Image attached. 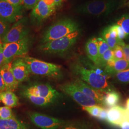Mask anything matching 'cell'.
Here are the masks:
<instances>
[{"instance_id":"cell-5","label":"cell","mask_w":129,"mask_h":129,"mask_svg":"<svg viewBox=\"0 0 129 129\" xmlns=\"http://www.w3.org/2000/svg\"><path fill=\"white\" fill-rule=\"evenodd\" d=\"M118 4L115 0L94 1L79 5L75 11L79 14L95 16L108 15L117 8Z\"/></svg>"},{"instance_id":"cell-2","label":"cell","mask_w":129,"mask_h":129,"mask_svg":"<svg viewBox=\"0 0 129 129\" xmlns=\"http://www.w3.org/2000/svg\"><path fill=\"white\" fill-rule=\"evenodd\" d=\"M78 24L71 19H61L48 28L43 33L40 42L42 44L64 37L78 31Z\"/></svg>"},{"instance_id":"cell-20","label":"cell","mask_w":129,"mask_h":129,"mask_svg":"<svg viewBox=\"0 0 129 129\" xmlns=\"http://www.w3.org/2000/svg\"><path fill=\"white\" fill-rule=\"evenodd\" d=\"M0 102L12 108L18 105L19 99L13 91L5 90L0 92Z\"/></svg>"},{"instance_id":"cell-8","label":"cell","mask_w":129,"mask_h":129,"mask_svg":"<svg viewBox=\"0 0 129 129\" xmlns=\"http://www.w3.org/2000/svg\"><path fill=\"white\" fill-rule=\"evenodd\" d=\"M27 17H23L14 23L3 38L2 43H9L18 41L29 35L31 29Z\"/></svg>"},{"instance_id":"cell-24","label":"cell","mask_w":129,"mask_h":129,"mask_svg":"<svg viewBox=\"0 0 129 129\" xmlns=\"http://www.w3.org/2000/svg\"><path fill=\"white\" fill-rule=\"evenodd\" d=\"M117 24L122 28L127 37H129V14L123 15L117 21Z\"/></svg>"},{"instance_id":"cell-10","label":"cell","mask_w":129,"mask_h":129,"mask_svg":"<svg viewBox=\"0 0 129 129\" xmlns=\"http://www.w3.org/2000/svg\"><path fill=\"white\" fill-rule=\"evenodd\" d=\"M23 5L15 6L5 0H0V19L8 23H15L23 17Z\"/></svg>"},{"instance_id":"cell-16","label":"cell","mask_w":129,"mask_h":129,"mask_svg":"<svg viewBox=\"0 0 129 129\" xmlns=\"http://www.w3.org/2000/svg\"><path fill=\"white\" fill-rule=\"evenodd\" d=\"M127 110L120 106H115L108 110L107 121L111 125L119 126L124 118Z\"/></svg>"},{"instance_id":"cell-11","label":"cell","mask_w":129,"mask_h":129,"mask_svg":"<svg viewBox=\"0 0 129 129\" xmlns=\"http://www.w3.org/2000/svg\"><path fill=\"white\" fill-rule=\"evenodd\" d=\"M55 10L56 7H50L43 0H40L30 14V22L33 25L39 26L54 14Z\"/></svg>"},{"instance_id":"cell-25","label":"cell","mask_w":129,"mask_h":129,"mask_svg":"<svg viewBox=\"0 0 129 129\" xmlns=\"http://www.w3.org/2000/svg\"><path fill=\"white\" fill-rule=\"evenodd\" d=\"M114 58L113 55V51L111 49L106 51L100 59V67H105L107 62Z\"/></svg>"},{"instance_id":"cell-12","label":"cell","mask_w":129,"mask_h":129,"mask_svg":"<svg viewBox=\"0 0 129 129\" xmlns=\"http://www.w3.org/2000/svg\"><path fill=\"white\" fill-rule=\"evenodd\" d=\"M24 92L43 97L54 102L60 96V94L48 84H39L26 87Z\"/></svg>"},{"instance_id":"cell-31","label":"cell","mask_w":129,"mask_h":129,"mask_svg":"<svg viewBox=\"0 0 129 129\" xmlns=\"http://www.w3.org/2000/svg\"><path fill=\"white\" fill-rule=\"evenodd\" d=\"M114 58L115 59H124V53L122 47L120 46H116L113 50Z\"/></svg>"},{"instance_id":"cell-42","label":"cell","mask_w":129,"mask_h":129,"mask_svg":"<svg viewBox=\"0 0 129 129\" xmlns=\"http://www.w3.org/2000/svg\"><path fill=\"white\" fill-rule=\"evenodd\" d=\"M126 110L129 112V99L126 101Z\"/></svg>"},{"instance_id":"cell-13","label":"cell","mask_w":129,"mask_h":129,"mask_svg":"<svg viewBox=\"0 0 129 129\" xmlns=\"http://www.w3.org/2000/svg\"><path fill=\"white\" fill-rule=\"evenodd\" d=\"M72 82L78 88V89L86 95L92 98L95 101L101 103L102 105H103V102L107 93L93 88L91 86L78 78L74 79Z\"/></svg>"},{"instance_id":"cell-37","label":"cell","mask_w":129,"mask_h":129,"mask_svg":"<svg viewBox=\"0 0 129 129\" xmlns=\"http://www.w3.org/2000/svg\"><path fill=\"white\" fill-rule=\"evenodd\" d=\"M5 64V57L3 53V44L0 43V68Z\"/></svg>"},{"instance_id":"cell-6","label":"cell","mask_w":129,"mask_h":129,"mask_svg":"<svg viewBox=\"0 0 129 129\" xmlns=\"http://www.w3.org/2000/svg\"><path fill=\"white\" fill-rule=\"evenodd\" d=\"M32 43V37L29 35L18 41L2 44L5 64L12 62L14 58L26 56Z\"/></svg>"},{"instance_id":"cell-28","label":"cell","mask_w":129,"mask_h":129,"mask_svg":"<svg viewBox=\"0 0 129 129\" xmlns=\"http://www.w3.org/2000/svg\"><path fill=\"white\" fill-rule=\"evenodd\" d=\"M14 117L15 116L11 108L7 106L0 107V119H6Z\"/></svg>"},{"instance_id":"cell-17","label":"cell","mask_w":129,"mask_h":129,"mask_svg":"<svg viewBox=\"0 0 129 129\" xmlns=\"http://www.w3.org/2000/svg\"><path fill=\"white\" fill-rule=\"evenodd\" d=\"M85 50L88 58L96 66L100 67V57L96 38L88 40L85 46Z\"/></svg>"},{"instance_id":"cell-36","label":"cell","mask_w":129,"mask_h":129,"mask_svg":"<svg viewBox=\"0 0 129 129\" xmlns=\"http://www.w3.org/2000/svg\"><path fill=\"white\" fill-rule=\"evenodd\" d=\"M121 47L124 53V59L129 62V45L124 44Z\"/></svg>"},{"instance_id":"cell-29","label":"cell","mask_w":129,"mask_h":129,"mask_svg":"<svg viewBox=\"0 0 129 129\" xmlns=\"http://www.w3.org/2000/svg\"><path fill=\"white\" fill-rule=\"evenodd\" d=\"M115 77L118 81L123 83H129V69L116 73Z\"/></svg>"},{"instance_id":"cell-7","label":"cell","mask_w":129,"mask_h":129,"mask_svg":"<svg viewBox=\"0 0 129 129\" xmlns=\"http://www.w3.org/2000/svg\"><path fill=\"white\" fill-rule=\"evenodd\" d=\"M59 89L82 107L101 106L102 105L100 102L84 93L78 89L73 82H67L61 85Z\"/></svg>"},{"instance_id":"cell-23","label":"cell","mask_w":129,"mask_h":129,"mask_svg":"<svg viewBox=\"0 0 129 129\" xmlns=\"http://www.w3.org/2000/svg\"><path fill=\"white\" fill-rule=\"evenodd\" d=\"M120 95L118 93L111 90L105 95L103 104L111 108L116 106L120 101Z\"/></svg>"},{"instance_id":"cell-19","label":"cell","mask_w":129,"mask_h":129,"mask_svg":"<svg viewBox=\"0 0 129 129\" xmlns=\"http://www.w3.org/2000/svg\"><path fill=\"white\" fill-rule=\"evenodd\" d=\"M0 129H31L29 125L14 118L0 119Z\"/></svg>"},{"instance_id":"cell-15","label":"cell","mask_w":129,"mask_h":129,"mask_svg":"<svg viewBox=\"0 0 129 129\" xmlns=\"http://www.w3.org/2000/svg\"><path fill=\"white\" fill-rule=\"evenodd\" d=\"M12 64V62L4 64L0 68V73L5 82L6 90L14 91L17 88L19 83L14 76Z\"/></svg>"},{"instance_id":"cell-43","label":"cell","mask_w":129,"mask_h":129,"mask_svg":"<svg viewBox=\"0 0 129 129\" xmlns=\"http://www.w3.org/2000/svg\"><path fill=\"white\" fill-rule=\"evenodd\" d=\"M127 4V5H129V1H128V2H127V4Z\"/></svg>"},{"instance_id":"cell-39","label":"cell","mask_w":129,"mask_h":129,"mask_svg":"<svg viewBox=\"0 0 129 129\" xmlns=\"http://www.w3.org/2000/svg\"><path fill=\"white\" fill-rule=\"evenodd\" d=\"M6 90V87L5 85V82L4 79L2 77V75L0 73V92Z\"/></svg>"},{"instance_id":"cell-1","label":"cell","mask_w":129,"mask_h":129,"mask_svg":"<svg viewBox=\"0 0 129 129\" xmlns=\"http://www.w3.org/2000/svg\"><path fill=\"white\" fill-rule=\"evenodd\" d=\"M72 73L85 83L97 90L107 93L111 91L108 79L101 70L88 69L80 63L75 62L71 64Z\"/></svg>"},{"instance_id":"cell-30","label":"cell","mask_w":129,"mask_h":129,"mask_svg":"<svg viewBox=\"0 0 129 129\" xmlns=\"http://www.w3.org/2000/svg\"><path fill=\"white\" fill-rule=\"evenodd\" d=\"M10 23L0 19V43H2L3 38L10 29Z\"/></svg>"},{"instance_id":"cell-41","label":"cell","mask_w":129,"mask_h":129,"mask_svg":"<svg viewBox=\"0 0 129 129\" xmlns=\"http://www.w3.org/2000/svg\"><path fill=\"white\" fill-rule=\"evenodd\" d=\"M63 1V0H55L56 7H57L60 6V5H61Z\"/></svg>"},{"instance_id":"cell-9","label":"cell","mask_w":129,"mask_h":129,"mask_svg":"<svg viewBox=\"0 0 129 129\" xmlns=\"http://www.w3.org/2000/svg\"><path fill=\"white\" fill-rule=\"evenodd\" d=\"M28 115L33 123L41 129H60L68 122L36 112H29Z\"/></svg>"},{"instance_id":"cell-4","label":"cell","mask_w":129,"mask_h":129,"mask_svg":"<svg viewBox=\"0 0 129 129\" xmlns=\"http://www.w3.org/2000/svg\"><path fill=\"white\" fill-rule=\"evenodd\" d=\"M79 35V30L59 39L42 44L39 50L47 55H62L74 46Z\"/></svg>"},{"instance_id":"cell-14","label":"cell","mask_w":129,"mask_h":129,"mask_svg":"<svg viewBox=\"0 0 129 129\" xmlns=\"http://www.w3.org/2000/svg\"><path fill=\"white\" fill-rule=\"evenodd\" d=\"M12 70L14 76L19 83L27 80L30 71L27 66L22 57H18L12 62Z\"/></svg>"},{"instance_id":"cell-38","label":"cell","mask_w":129,"mask_h":129,"mask_svg":"<svg viewBox=\"0 0 129 129\" xmlns=\"http://www.w3.org/2000/svg\"><path fill=\"white\" fill-rule=\"evenodd\" d=\"M10 4L15 6L23 5V0H5Z\"/></svg>"},{"instance_id":"cell-27","label":"cell","mask_w":129,"mask_h":129,"mask_svg":"<svg viewBox=\"0 0 129 129\" xmlns=\"http://www.w3.org/2000/svg\"><path fill=\"white\" fill-rule=\"evenodd\" d=\"M103 108L101 106L95 105V106H88V107H82V109L84 111H87L90 115L95 117H98L99 113Z\"/></svg>"},{"instance_id":"cell-34","label":"cell","mask_w":129,"mask_h":129,"mask_svg":"<svg viewBox=\"0 0 129 129\" xmlns=\"http://www.w3.org/2000/svg\"><path fill=\"white\" fill-rule=\"evenodd\" d=\"M119 126L121 129H129V112L128 111Z\"/></svg>"},{"instance_id":"cell-26","label":"cell","mask_w":129,"mask_h":129,"mask_svg":"<svg viewBox=\"0 0 129 129\" xmlns=\"http://www.w3.org/2000/svg\"><path fill=\"white\" fill-rule=\"evenodd\" d=\"M97 43L98 45L99 53V57L100 59L102 55L110 48V47L108 45L106 41L102 37L96 38Z\"/></svg>"},{"instance_id":"cell-33","label":"cell","mask_w":129,"mask_h":129,"mask_svg":"<svg viewBox=\"0 0 129 129\" xmlns=\"http://www.w3.org/2000/svg\"><path fill=\"white\" fill-rule=\"evenodd\" d=\"M116 28L117 35H118V38L120 40H123V39L127 38V36L126 33H125L124 31L123 30L122 28L120 26L116 24Z\"/></svg>"},{"instance_id":"cell-3","label":"cell","mask_w":129,"mask_h":129,"mask_svg":"<svg viewBox=\"0 0 129 129\" xmlns=\"http://www.w3.org/2000/svg\"><path fill=\"white\" fill-rule=\"evenodd\" d=\"M23 58L30 73L56 79L62 77V68L59 65L48 63L28 56H25Z\"/></svg>"},{"instance_id":"cell-32","label":"cell","mask_w":129,"mask_h":129,"mask_svg":"<svg viewBox=\"0 0 129 129\" xmlns=\"http://www.w3.org/2000/svg\"><path fill=\"white\" fill-rule=\"evenodd\" d=\"M40 0H23V7L27 10H33L37 5Z\"/></svg>"},{"instance_id":"cell-35","label":"cell","mask_w":129,"mask_h":129,"mask_svg":"<svg viewBox=\"0 0 129 129\" xmlns=\"http://www.w3.org/2000/svg\"><path fill=\"white\" fill-rule=\"evenodd\" d=\"M107 115H108V110L102 108V109L99 113L98 118L99 120H103V121L107 120Z\"/></svg>"},{"instance_id":"cell-22","label":"cell","mask_w":129,"mask_h":129,"mask_svg":"<svg viewBox=\"0 0 129 129\" xmlns=\"http://www.w3.org/2000/svg\"><path fill=\"white\" fill-rule=\"evenodd\" d=\"M22 94L24 97L26 98L28 100H29L34 104L37 106H46L53 102L50 100L43 97L37 96L27 92L23 91Z\"/></svg>"},{"instance_id":"cell-18","label":"cell","mask_w":129,"mask_h":129,"mask_svg":"<svg viewBox=\"0 0 129 129\" xmlns=\"http://www.w3.org/2000/svg\"><path fill=\"white\" fill-rule=\"evenodd\" d=\"M104 68L107 73L115 74L129 69V62L124 59H115L113 58L108 61Z\"/></svg>"},{"instance_id":"cell-40","label":"cell","mask_w":129,"mask_h":129,"mask_svg":"<svg viewBox=\"0 0 129 129\" xmlns=\"http://www.w3.org/2000/svg\"><path fill=\"white\" fill-rule=\"evenodd\" d=\"M46 5L51 7H56L55 0H43Z\"/></svg>"},{"instance_id":"cell-21","label":"cell","mask_w":129,"mask_h":129,"mask_svg":"<svg viewBox=\"0 0 129 129\" xmlns=\"http://www.w3.org/2000/svg\"><path fill=\"white\" fill-rule=\"evenodd\" d=\"M60 129H102L91 123L83 121H68Z\"/></svg>"}]
</instances>
